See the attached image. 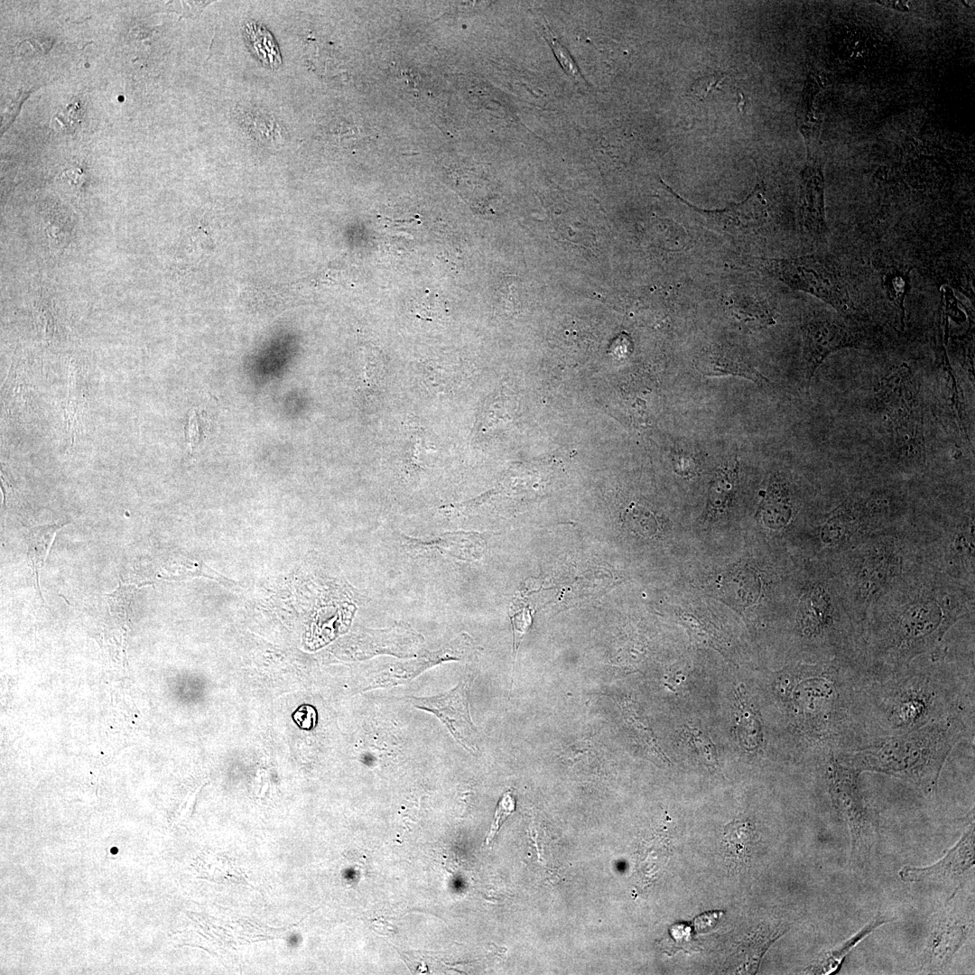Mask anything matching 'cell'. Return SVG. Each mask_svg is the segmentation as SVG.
<instances>
[{"label":"cell","mask_w":975,"mask_h":975,"mask_svg":"<svg viewBox=\"0 0 975 975\" xmlns=\"http://www.w3.org/2000/svg\"><path fill=\"white\" fill-rule=\"evenodd\" d=\"M28 42L35 48L41 50L43 53L48 52L53 44L52 39L42 37L29 39Z\"/></svg>","instance_id":"d4e9b609"},{"label":"cell","mask_w":975,"mask_h":975,"mask_svg":"<svg viewBox=\"0 0 975 975\" xmlns=\"http://www.w3.org/2000/svg\"><path fill=\"white\" fill-rule=\"evenodd\" d=\"M972 924L970 907L955 893L933 916L921 955V969L927 972L942 970L962 946Z\"/></svg>","instance_id":"5b68a950"},{"label":"cell","mask_w":975,"mask_h":975,"mask_svg":"<svg viewBox=\"0 0 975 975\" xmlns=\"http://www.w3.org/2000/svg\"><path fill=\"white\" fill-rule=\"evenodd\" d=\"M891 922L889 919L877 915L875 918L871 920L867 925L863 927L854 936L847 940L840 947L832 949L830 952H825L821 958L817 960L812 970L813 973L818 974H830L835 972L840 966L842 961L849 954V952L861 941L863 938L871 933L877 927Z\"/></svg>","instance_id":"2e32d148"},{"label":"cell","mask_w":975,"mask_h":975,"mask_svg":"<svg viewBox=\"0 0 975 975\" xmlns=\"http://www.w3.org/2000/svg\"><path fill=\"white\" fill-rule=\"evenodd\" d=\"M883 285L887 294V298L897 307L901 316L902 324L904 325V299L907 286L905 276L893 267L887 268L884 271Z\"/></svg>","instance_id":"7402d4cb"},{"label":"cell","mask_w":975,"mask_h":975,"mask_svg":"<svg viewBox=\"0 0 975 975\" xmlns=\"http://www.w3.org/2000/svg\"><path fill=\"white\" fill-rule=\"evenodd\" d=\"M767 271L791 288L811 293L841 315L855 308L839 265L832 257L809 255L795 258L768 259Z\"/></svg>","instance_id":"3957f363"},{"label":"cell","mask_w":975,"mask_h":975,"mask_svg":"<svg viewBox=\"0 0 975 975\" xmlns=\"http://www.w3.org/2000/svg\"><path fill=\"white\" fill-rule=\"evenodd\" d=\"M738 478L737 461L720 469L714 475L708 496V512L722 515L729 505L735 492Z\"/></svg>","instance_id":"9a60e30c"},{"label":"cell","mask_w":975,"mask_h":975,"mask_svg":"<svg viewBox=\"0 0 975 975\" xmlns=\"http://www.w3.org/2000/svg\"><path fill=\"white\" fill-rule=\"evenodd\" d=\"M736 731L740 747L756 751L762 743V725L758 711L742 683L734 689Z\"/></svg>","instance_id":"7c38bea8"},{"label":"cell","mask_w":975,"mask_h":975,"mask_svg":"<svg viewBox=\"0 0 975 975\" xmlns=\"http://www.w3.org/2000/svg\"><path fill=\"white\" fill-rule=\"evenodd\" d=\"M891 741L877 751L855 756L853 769L874 770L910 780L926 792L936 785L951 740L942 731L925 729Z\"/></svg>","instance_id":"6da1fadb"},{"label":"cell","mask_w":975,"mask_h":975,"mask_svg":"<svg viewBox=\"0 0 975 975\" xmlns=\"http://www.w3.org/2000/svg\"><path fill=\"white\" fill-rule=\"evenodd\" d=\"M804 376L810 383L815 371L831 353L861 342L859 330L838 318H821L803 330Z\"/></svg>","instance_id":"8992f818"},{"label":"cell","mask_w":975,"mask_h":975,"mask_svg":"<svg viewBox=\"0 0 975 975\" xmlns=\"http://www.w3.org/2000/svg\"><path fill=\"white\" fill-rule=\"evenodd\" d=\"M719 228L729 232H739L758 226L764 217L763 200L758 191L752 192L747 200L719 210H701L693 208Z\"/></svg>","instance_id":"8fae6325"},{"label":"cell","mask_w":975,"mask_h":975,"mask_svg":"<svg viewBox=\"0 0 975 975\" xmlns=\"http://www.w3.org/2000/svg\"><path fill=\"white\" fill-rule=\"evenodd\" d=\"M682 737L703 765L711 767L718 765L716 748L702 730L685 726L682 730Z\"/></svg>","instance_id":"44dd1931"},{"label":"cell","mask_w":975,"mask_h":975,"mask_svg":"<svg viewBox=\"0 0 975 975\" xmlns=\"http://www.w3.org/2000/svg\"><path fill=\"white\" fill-rule=\"evenodd\" d=\"M974 825L938 862L925 868L905 866L899 871L905 882H951L962 878L974 866Z\"/></svg>","instance_id":"ba28073f"},{"label":"cell","mask_w":975,"mask_h":975,"mask_svg":"<svg viewBox=\"0 0 975 975\" xmlns=\"http://www.w3.org/2000/svg\"><path fill=\"white\" fill-rule=\"evenodd\" d=\"M410 702L417 709L433 713L448 728L456 741L471 754L478 751L477 732L471 720L468 681L460 682L455 688L437 696L411 697Z\"/></svg>","instance_id":"52a82bcc"},{"label":"cell","mask_w":975,"mask_h":975,"mask_svg":"<svg viewBox=\"0 0 975 975\" xmlns=\"http://www.w3.org/2000/svg\"><path fill=\"white\" fill-rule=\"evenodd\" d=\"M515 801L511 792L505 793L499 799L494 816V821L491 824L490 831L486 838V843L488 844L496 836L500 829V826L504 823L506 819L515 811Z\"/></svg>","instance_id":"603a6c76"},{"label":"cell","mask_w":975,"mask_h":975,"mask_svg":"<svg viewBox=\"0 0 975 975\" xmlns=\"http://www.w3.org/2000/svg\"><path fill=\"white\" fill-rule=\"evenodd\" d=\"M788 494L785 486L778 479H774L759 506L758 514L764 522L777 524L785 522L790 516Z\"/></svg>","instance_id":"d6986e66"},{"label":"cell","mask_w":975,"mask_h":975,"mask_svg":"<svg viewBox=\"0 0 975 975\" xmlns=\"http://www.w3.org/2000/svg\"><path fill=\"white\" fill-rule=\"evenodd\" d=\"M404 548L419 557H451L462 561L479 559L485 551V542L474 532L446 533L432 540L403 536Z\"/></svg>","instance_id":"9c48e42d"},{"label":"cell","mask_w":975,"mask_h":975,"mask_svg":"<svg viewBox=\"0 0 975 975\" xmlns=\"http://www.w3.org/2000/svg\"><path fill=\"white\" fill-rule=\"evenodd\" d=\"M627 723L636 732V736L648 747V748L659 759L668 762L660 747L658 746L647 719L641 710L639 705L631 699H621L618 702Z\"/></svg>","instance_id":"ac0fdd59"},{"label":"cell","mask_w":975,"mask_h":975,"mask_svg":"<svg viewBox=\"0 0 975 975\" xmlns=\"http://www.w3.org/2000/svg\"><path fill=\"white\" fill-rule=\"evenodd\" d=\"M66 523H58L53 525H40L32 528L27 536L26 541L28 544V557L32 563V569L35 574L36 590L41 595L42 599L40 582H39V571L44 563L45 558L48 554L50 547L55 537L57 531L62 527Z\"/></svg>","instance_id":"e0dca14e"},{"label":"cell","mask_w":975,"mask_h":975,"mask_svg":"<svg viewBox=\"0 0 975 975\" xmlns=\"http://www.w3.org/2000/svg\"><path fill=\"white\" fill-rule=\"evenodd\" d=\"M54 117L58 118L57 120L65 131L73 133L80 121L81 112L78 104H71L65 110L56 114Z\"/></svg>","instance_id":"cb8c5ba5"},{"label":"cell","mask_w":975,"mask_h":975,"mask_svg":"<svg viewBox=\"0 0 975 975\" xmlns=\"http://www.w3.org/2000/svg\"><path fill=\"white\" fill-rule=\"evenodd\" d=\"M940 364L941 374L939 385L942 397L948 403L952 415L956 417L957 425L959 426L961 431L964 432L966 434V431L963 426L965 425V423L963 422L964 414L962 405V395L961 392V388L956 382L955 376L948 362V358L943 348L942 350H941Z\"/></svg>","instance_id":"ffe728a7"},{"label":"cell","mask_w":975,"mask_h":975,"mask_svg":"<svg viewBox=\"0 0 975 975\" xmlns=\"http://www.w3.org/2000/svg\"><path fill=\"white\" fill-rule=\"evenodd\" d=\"M755 829L746 820H736L724 830L725 853L735 864H744L753 850Z\"/></svg>","instance_id":"4fadbf2b"},{"label":"cell","mask_w":975,"mask_h":975,"mask_svg":"<svg viewBox=\"0 0 975 975\" xmlns=\"http://www.w3.org/2000/svg\"><path fill=\"white\" fill-rule=\"evenodd\" d=\"M859 771L835 766L829 777L830 792L835 807L847 822L851 840V861L863 860L870 855L877 838V823L860 797Z\"/></svg>","instance_id":"277c9868"},{"label":"cell","mask_w":975,"mask_h":975,"mask_svg":"<svg viewBox=\"0 0 975 975\" xmlns=\"http://www.w3.org/2000/svg\"><path fill=\"white\" fill-rule=\"evenodd\" d=\"M696 369L707 376H736L757 385L769 384L749 361L732 348H716L701 354L695 361Z\"/></svg>","instance_id":"30bf717a"},{"label":"cell","mask_w":975,"mask_h":975,"mask_svg":"<svg viewBox=\"0 0 975 975\" xmlns=\"http://www.w3.org/2000/svg\"><path fill=\"white\" fill-rule=\"evenodd\" d=\"M244 37L249 50L264 65L277 68L281 55L270 32L259 23L248 21L244 24Z\"/></svg>","instance_id":"5bb4252c"},{"label":"cell","mask_w":975,"mask_h":975,"mask_svg":"<svg viewBox=\"0 0 975 975\" xmlns=\"http://www.w3.org/2000/svg\"><path fill=\"white\" fill-rule=\"evenodd\" d=\"M876 398L888 422L899 459L920 463L925 458L921 385L911 376H897L878 387Z\"/></svg>","instance_id":"7a4b0ae2"}]
</instances>
